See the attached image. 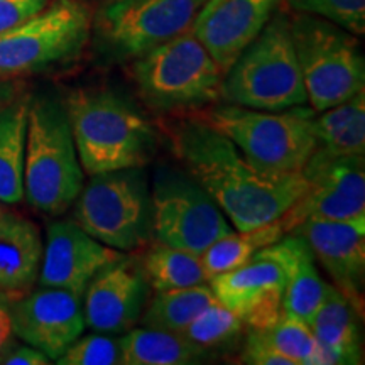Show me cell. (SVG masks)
Returning <instances> with one entry per match:
<instances>
[{"label":"cell","instance_id":"obj_9","mask_svg":"<svg viewBox=\"0 0 365 365\" xmlns=\"http://www.w3.org/2000/svg\"><path fill=\"white\" fill-rule=\"evenodd\" d=\"M90 9L80 0H56L0 34V78L17 80L71 61L88 43Z\"/></svg>","mask_w":365,"mask_h":365},{"label":"cell","instance_id":"obj_36","mask_svg":"<svg viewBox=\"0 0 365 365\" xmlns=\"http://www.w3.org/2000/svg\"><path fill=\"white\" fill-rule=\"evenodd\" d=\"M14 336L11 313H9V299L0 293V354L11 344Z\"/></svg>","mask_w":365,"mask_h":365},{"label":"cell","instance_id":"obj_26","mask_svg":"<svg viewBox=\"0 0 365 365\" xmlns=\"http://www.w3.org/2000/svg\"><path fill=\"white\" fill-rule=\"evenodd\" d=\"M140 264L149 287L154 291H168L207 282L198 254L171 247L163 242H156Z\"/></svg>","mask_w":365,"mask_h":365},{"label":"cell","instance_id":"obj_37","mask_svg":"<svg viewBox=\"0 0 365 365\" xmlns=\"http://www.w3.org/2000/svg\"><path fill=\"white\" fill-rule=\"evenodd\" d=\"M22 93L19 81L0 78V110L9 107L14 100L19 98Z\"/></svg>","mask_w":365,"mask_h":365},{"label":"cell","instance_id":"obj_4","mask_svg":"<svg viewBox=\"0 0 365 365\" xmlns=\"http://www.w3.org/2000/svg\"><path fill=\"white\" fill-rule=\"evenodd\" d=\"M220 100L255 110L282 112L308 103L289 17L276 14L225 71Z\"/></svg>","mask_w":365,"mask_h":365},{"label":"cell","instance_id":"obj_34","mask_svg":"<svg viewBox=\"0 0 365 365\" xmlns=\"http://www.w3.org/2000/svg\"><path fill=\"white\" fill-rule=\"evenodd\" d=\"M49 6V0H0V34L31 19Z\"/></svg>","mask_w":365,"mask_h":365},{"label":"cell","instance_id":"obj_1","mask_svg":"<svg viewBox=\"0 0 365 365\" xmlns=\"http://www.w3.org/2000/svg\"><path fill=\"white\" fill-rule=\"evenodd\" d=\"M173 153L225 213L235 230L277 220L308 188L303 173L274 175L255 168L203 118H182L170 130Z\"/></svg>","mask_w":365,"mask_h":365},{"label":"cell","instance_id":"obj_30","mask_svg":"<svg viewBox=\"0 0 365 365\" xmlns=\"http://www.w3.org/2000/svg\"><path fill=\"white\" fill-rule=\"evenodd\" d=\"M54 362L58 365H122L120 339L107 333L80 335Z\"/></svg>","mask_w":365,"mask_h":365},{"label":"cell","instance_id":"obj_25","mask_svg":"<svg viewBox=\"0 0 365 365\" xmlns=\"http://www.w3.org/2000/svg\"><path fill=\"white\" fill-rule=\"evenodd\" d=\"M215 299L207 282L176 289L156 291L139 322L143 327L181 333Z\"/></svg>","mask_w":365,"mask_h":365},{"label":"cell","instance_id":"obj_6","mask_svg":"<svg viewBox=\"0 0 365 365\" xmlns=\"http://www.w3.org/2000/svg\"><path fill=\"white\" fill-rule=\"evenodd\" d=\"M139 95L163 112L188 110L220 100L223 71L191 31H186L132 65Z\"/></svg>","mask_w":365,"mask_h":365},{"label":"cell","instance_id":"obj_21","mask_svg":"<svg viewBox=\"0 0 365 365\" xmlns=\"http://www.w3.org/2000/svg\"><path fill=\"white\" fill-rule=\"evenodd\" d=\"M122 365H191L210 355L182 333L158 328H130L120 336Z\"/></svg>","mask_w":365,"mask_h":365},{"label":"cell","instance_id":"obj_11","mask_svg":"<svg viewBox=\"0 0 365 365\" xmlns=\"http://www.w3.org/2000/svg\"><path fill=\"white\" fill-rule=\"evenodd\" d=\"M153 237L171 247L202 254L235 230L225 213L190 173L159 166L150 188Z\"/></svg>","mask_w":365,"mask_h":365},{"label":"cell","instance_id":"obj_31","mask_svg":"<svg viewBox=\"0 0 365 365\" xmlns=\"http://www.w3.org/2000/svg\"><path fill=\"white\" fill-rule=\"evenodd\" d=\"M365 112V88L360 90L352 98L345 100L339 105L319 112L313 118L314 135H317V145L325 143L331 135L349 125L359 113Z\"/></svg>","mask_w":365,"mask_h":365},{"label":"cell","instance_id":"obj_20","mask_svg":"<svg viewBox=\"0 0 365 365\" xmlns=\"http://www.w3.org/2000/svg\"><path fill=\"white\" fill-rule=\"evenodd\" d=\"M255 255L271 259L284 272L282 309L312 325L314 313L322 304L327 282L319 277L314 255L307 240L291 232Z\"/></svg>","mask_w":365,"mask_h":365},{"label":"cell","instance_id":"obj_5","mask_svg":"<svg viewBox=\"0 0 365 365\" xmlns=\"http://www.w3.org/2000/svg\"><path fill=\"white\" fill-rule=\"evenodd\" d=\"M314 115L313 108H304V105L267 112L223 103L200 118L227 135L255 168L274 175H289L303 171L317 149Z\"/></svg>","mask_w":365,"mask_h":365},{"label":"cell","instance_id":"obj_7","mask_svg":"<svg viewBox=\"0 0 365 365\" xmlns=\"http://www.w3.org/2000/svg\"><path fill=\"white\" fill-rule=\"evenodd\" d=\"M289 31L314 113L365 88V61L357 36L322 17L299 12L289 17Z\"/></svg>","mask_w":365,"mask_h":365},{"label":"cell","instance_id":"obj_12","mask_svg":"<svg viewBox=\"0 0 365 365\" xmlns=\"http://www.w3.org/2000/svg\"><path fill=\"white\" fill-rule=\"evenodd\" d=\"M308 188L284 213L291 230L307 218L365 223V158L317 148L303 168Z\"/></svg>","mask_w":365,"mask_h":365},{"label":"cell","instance_id":"obj_24","mask_svg":"<svg viewBox=\"0 0 365 365\" xmlns=\"http://www.w3.org/2000/svg\"><path fill=\"white\" fill-rule=\"evenodd\" d=\"M291 232L284 215L264 225L249 230H234L213 242L205 252L200 254L207 281L218 274L232 271L252 261L259 250L276 244Z\"/></svg>","mask_w":365,"mask_h":365},{"label":"cell","instance_id":"obj_2","mask_svg":"<svg viewBox=\"0 0 365 365\" xmlns=\"http://www.w3.org/2000/svg\"><path fill=\"white\" fill-rule=\"evenodd\" d=\"M63 103L85 175L144 168L153 159L156 132L130 100L112 90H76Z\"/></svg>","mask_w":365,"mask_h":365},{"label":"cell","instance_id":"obj_18","mask_svg":"<svg viewBox=\"0 0 365 365\" xmlns=\"http://www.w3.org/2000/svg\"><path fill=\"white\" fill-rule=\"evenodd\" d=\"M281 0H207L191 33L202 41L223 75L271 21Z\"/></svg>","mask_w":365,"mask_h":365},{"label":"cell","instance_id":"obj_29","mask_svg":"<svg viewBox=\"0 0 365 365\" xmlns=\"http://www.w3.org/2000/svg\"><path fill=\"white\" fill-rule=\"evenodd\" d=\"M293 12L309 14L344 27L355 36L365 33V0H281Z\"/></svg>","mask_w":365,"mask_h":365},{"label":"cell","instance_id":"obj_32","mask_svg":"<svg viewBox=\"0 0 365 365\" xmlns=\"http://www.w3.org/2000/svg\"><path fill=\"white\" fill-rule=\"evenodd\" d=\"M317 148L330 156H365V112Z\"/></svg>","mask_w":365,"mask_h":365},{"label":"cell","instance_id":"obj_3","mask_svg":"<svg viewBox=\"0 0 365 365\" xmlns=\"http://www.w3.org/2000/svg\"><path fill=\"white\" fill-rule=\"evenodd\" d=\"M85 171L71 134L65 103L29 98L24 149V198L49 217L63 215L78 198Z\"/></svg>","mask_w":365,"mask_h":365},{"label":"cell","instance_id":"obj_28","mask_svg":"<svg viewBox=\"0 0 365 365\" xmlns=\"http://www.w3.org/2000/svg\"><path fill=\"white\" fill-rule=\"evenodd\" d=\"M261 331L282 355L293 360L294 365H317L319 344L308 323L282 309L277 322Z\"/></svg>","mask_w":365,"mask_h":365},{"label":"cell","instance_id":"obj_27","mask_svg":"<svg viewBox=\"0 0 365 365\" xmlns=\"http://www.w3.org/2000/svg\"><path fill=\"white\" fill-rule=\"evenodd\" d=\"M245 323L213 299L181 333L208 355L213 350H223L234 345L244 333Z\"/></svg>","mask_w":365,"mask_h":365},{"label":"cell","instance_id":"obj_19","mask_svg":"<svg viewBox=\"0 0 365 365\" xmlns=\"http://www.w3.org/2000/svg\"><path fill=\"white\" fill-rule=\"evenodd\" d=\"M38 225L0 203V293L12 299L31 291L43 261Z\"/></svg>","mask_w":365,"mask_h":365},{"label":"cell","instance_id":"obj_14","mask_svg":"<svg viewBox=\"0 0 365 365\" xmlns=\"http://www.w3.org/2000/svg\"><path fill=\"white\" fill-rule=\"evenodd\" d=\"M149 289L143 264L124 255L102 269L86 286L85 325L98 333L124 335L143 317Z\"/></svg>","mask_w":365,"mask_h":365},{"label":"cell","instance_id":"obj_22","mask_svg":"<svg viewBox=\"0 0 365 365\" xmlns=\"http://www.w3.org/2000/svg\"><path fill=\"white\" fill-rule=\"evenodd\" d=\"M29 97L21 95L0 110V203L24 200V149Z\"/></svg>","mask_w":365,"mask_h":365},{"label":"cell","instance_id":"obj_10","mask_svg":"<svg viewBox=\"0 0 365 365\" xmlns=\"http://www.w3.org/2000/svg\"><path fill=\"white\" fill-rule=\"evenodd\" d=\"M207 0H110L95 19V44L107 61H134L191 29Z\"/></svg>","mask_w":365,"mask_h":365},{"label":"cell","instance_id":"obj_15","mask_svg":"<svg viewBox=\"0 0 365 365\" xmlns=\"http://www.w3.org/2000/svg\"><path fill=\"white\" fill-rule=\"evenodd\" d=\"M124 255L86 234L75 220L53 222L46 234L38 281L44 287H59L83 298L90 281Z\"/></svg>","mask_w":365,"mask_h":365},{"label":"cell","instance_id":"obj_8","mask_svg":"<svg viewBox=\"0 0 365 365\" xmlns=\"http://www.w3.org/2000/svg\"><path fill=\"white\" fill-rule=\"evenodd\" d=\"M73 205V220L107 247L129 252L153 237V203L144 168L91 175Z\"/></svg>","mask_w":365,"mask_h":365},{"label":"cell","instance_id":"obj_16","mask_svg":"<svg viewBox=\"0 0 365 365\" xmlns=\"http://www.w3.org/2000/svg\"><path fill=\"white\" fill-rule=\"evenodd\" d=\"M291 232L307 240L314 259L331 277L333 286L352 304L355 313L362 317L365 223L307 218Z\"/></svg>","mask_w":365,"mask_h":365},{"label":"cell","instance_id":"obj_33","mask_svg":"<svg viewBox=\"0 0 365 365\" xmlns=\"http://www.w3.org/2000/svg\"><path fill=\"white\" fill-rule=\"evenodd\" d=\"M240 362L249 365H294L293 360L282 355L261 330H249L240 354Z\"/></svg>","mask_w":365,"mask_h":365},{"label":"cell","instance_id":"obj_35","mask_svg":"<svg viewBox=\"0 0 365 365\" xmlns=\"http://www.w3.org/2000/svg\"><path fill=\"white\" fill-rule=\"evenodd\" d=\"M49 362L51 360L33 345L14 344V340L0 354V365H48Z\"/></svg>","mask_w":365,"mask_h":365},{"label":"cell","instance_id":"obj_13","mask_svg":"<svg viewBox=\"0 0 365 365\" xmlns=\"http://www.w3.org/2000/svg\"><path fill=\"white\" fill-rule=\"evenodd\" d=\"M9 313L14 335L49 360L61 357L86 328L83 298L59 287L41 286L9 299Z\"/></svg>","mask_w":365,"mask_h":365},{"label":"cell","instance_id":"obj_17","mask_svg":"<svg viewBox=\"0 0 365 365\" xmlns=\"http://www.w3.org/2000/svg\"><path fill=\"white\" fill-rule=\"evenodd\" d=\"M218 303L235 313L249 330H267L282 313L284 272L271 259L255 255L244 266L210 279Z\"/></svg>","mask_w":365,"mask_h":365},{"label":"cell","instance_id":"obj_23","mask_svg":"<svg viewBox=\"0 0 365 365\" xmlns=\"http://www.w3.org/2000/svg\"><path fill=\"white\" fill-rule=\"evenodd\" d=\"M359 314L333 284H325L322 304L314 313L312 331L318 344L339 354L344 364H360V336Z\"/></svg>","mask_w":365,"mask_h":365}]
</instances>
